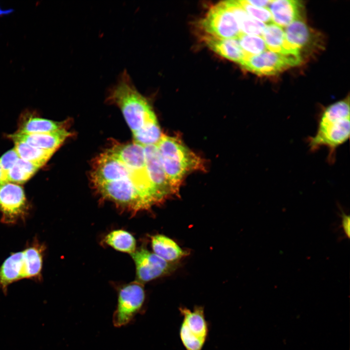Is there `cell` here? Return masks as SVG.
<instances>
[{"mask_svg":"<svg viewBox=\"0 0 350 350\" xmlns=\"http://www.w3.org/2000/svg\"><path fill=\"white\" fill-rule=\"evenodd\" d=\"M349 98L337 101L324 108L318 117L315 135L307 138L311 152L327 148V160L333 163L337 148L345 143L350 134Z\"/></svg>","mask_w":350,"mask_h":350,"instance_id":"6da1fadb","label":"cell"},{"mask_svg":"<svg viewBox=\"0 0 350 350\" xmlns=\"http://www.w3.org/2000/svg\"><path fill=\"white\" fill-rule=\"evenodd\" d=\"M106 101L121 110L132 133L156 118L149 102L138 90L126 70L121 72L116 82L109 88Z\"/></svg>","mask_w":350,"mask_h":350,"instance_id":"7a4b0ae2","label":"cell"},{"mask_svg":"<svg viewBox=\"0 0 350 350\" xmlns=\"http://www.w3.org/2000/svg\"><path fill=\"white\" fill-rule=\"evenodd\" d=\"M156 146L166 177L178 194L185 176L205 167L203 160L175 137L162 134Z\"/></svg>","mask_w":350,"mask_h":350,"instance_id":"3957f363","label":"cell"},{"mask_svg":"<svg viewBox=\"0 0 350 350\" xmlns=\"http://www.w3.org/2000/svg\"><path fill=\"white\" fill-rule=\"evenodd\" d=\"M102 198L132 214L150 209L146 200L131 178L94 185Z\"/></svg>","mask_w":350,"mask_h":350,"instance_id":"277c9868","label":"cell"},{"mask_svg":"<svg viewBox=\"0 0 350 350\" xmlns=\"http://www.w3.org/2000/svg\"><path fill=\"white\" fill-rule=\"evenodd\" d=\"M108 151L120 159L131 171L132 180L143 194L152 190L146 169L144 146L134 142L117 144Z\"/></svg>","mask_w":350,"mask_h":350,"instance_id":"5b68a950","label":"cell"},{"mask_svg":"<svg viewBox=\"0 0 350 350\" xmlns=\"http://www.w3.org/2000/svg\"><path fill=\"white\" fill-rule=\"evenodd\" d=\"M145 299L143 284L135 280L122 286L118 291L116 309L112 321L115 327L131 323L142 311Z\"/></svg>","mask_w":350,"mask_h":350,"instance_id":"8992f818","label":"cell"},{"mask_svg":"<svg viewBox=\"0 0 350 350\" xmlns=\"http://www.w3.org/2000/svg\"><path fill=\"white\" fill-rule=\"evenodd\" d=\"M301 62L300 54H283L266 50L245 59L240 65L244 69L260 75L279 73Z\"/></svg>","mask_w":350,"mask_h":350,"instance_id":"52a82bcc","label":"cell"},{"mask_svg":"<svg viewBox=\"0 0 350 350\" xmlns=\"http://www.w3.org/2000/svg\"><path fill=\"white\" fill-rule=\"evenodd\" d=\"M207 35L222 38H238L241 34L234 14L221 2L211 7L201 21Z\"/></svg>","mask_w":350,"mask_h":350,"instance_id":"ba28073f","label":"cell"},{"mask_svg":"<svg viewBox=\"0 0 350 350\" xmlns=\"http://www.w3.org/2000/svg\"><path fill=\"white\" fill-rule=\"evenodd\" d=\"M28 206L23 188L7 182L0 185V211L4 223H16L27 214Z\"/></svg>","mask_w":350,"mask_h":350,"instance_id":"9c48e42d","label":"cell"},{"mask_svg":"<svg viewBox=\"0 0 350 350\" xmlns=\"http://www.w3.org/2000/svg\"><path fill=\"white\" fill-rule=\"evenodd\" d=\"M136 269V280L144 284L171 273L176 268L175 262L164 260L145 248L138 249L131 254Z\"/></svg>","mask_w":350,"mask_h":350,"instance_id":"30bf717a","label":"cell"},{"mask_svg":"<svg viewBox=\"0 0 350 350\" xmlns=\"http://www.w3.org/2000/svg\"><path fill=\"white\" fill-rule=\"evenodd\" d=\"M146 172L160 203L178 195L169 183L161 163L156 145L144 146Z\"/></svg>","mask_w":350,"mask_h":350,"instance_id":"8fae6325","label":"cell"},{"mask_svg":"<svg viewBox=\"0 0 350 350\" xmlns=\"http://www.w3.org/2000/svg\"><path fill=\"white\" fill-rule=\"evenodd\" d=\"M91 176L94 186L121 179H132L130 170L108 151L101 154L95 160Z\"/></svg>","mask_w":350,"mask_h":350,"instance_id":"7c38bea8","label":"cell"},{"mask_svg":"<svg viewBox=\"0 0 350 350\" xmlns=\"http://www.w3.org/2000/svg\"><path fill=\"white\" fill-rule=\"evenodd\" d=\"M70 135L71 133L64 128L44 133L25 134L16 132L8 135V138L14 142H22L39 149L56 151Z\"/></svg>","mask_w":350,"mask_h":350,"instance_id":"4fadbf2b","label":"cell"},{"mask_svg":"<svg viewBox=\"0 0 350 350\" xmlns=\"http://www.w3.org/2000/svg\"><path fill=\"white\" fill-rule=\"evenodd\" d=\"M302 8L301 2L295 0H271L268 7L273 22L281 28L301 18Z\"/></svg>","mask_w":350,"mask_h":350,"instance_id":"5bb4252c","label":"cell"},{"mask_svg":"<svg viewBox=\"0 0 350 350\" xmlns=\"http://www.w3.org/2000/svg\"><path fill=\"white\" fill-rule=\"evenodd\" d=\"M23 251L12 253L0 267V287L3 290L12 283L27 279Z\"/></svg>","mask_w":350,"mask_h":350,"instance_id":"9a60e30c","label":"cell"},{"mask_svg":"<svg viewBox=\"0 0 350 350\" xmlns=\"http://www.w3.org/2000/svg\"><path fill=\"white\" fill-rule=\"evenodd\" d=\"M67 122H55L35 115L26 111L20 117L17 132L25 134L44 133L64 129Z\"/></svg>","mask_w":350,"mask_h":350,"instance_id":"2e32d148","label":"cell"},{"mask_svg":"<svg viewBox=\"0 0 350 350\" xmlns=\"http://www.w3.org/2000/svg\"><path fill=\"white\" fill-rule=\"evenodd\" d=\"M204 40L211 50L225 58L240 64L245 58L238 38L222 39L207 35Z\"/></svg>","mask_w":350,"mask_h":350,"instance_id":"e0dca14e","label":"cell"},{"mask_svg":"<svg viewBox=\"0 0 350 350\" xmlns=\"http://www.w3.org/2000/svg\"><path fill=\"white\" fill-rule=\"evenodd\" d=\"M224 2L234 14L241 34L262 37L266 24L249 16L238 0H228Z\"/></svg>","mask_w":350,"mask_h":350,"instance_id":"ac0fdd59","label":"cell"},{"mask_svg":"<svg viewBox=\"0 0 350 350\" xmlns=\"http://www.w3.org/2000/svg\"><path fill=\"white\" fill-rule=\"evenodd\" d=\"M151 245L155 254L169 262H176L187 254L174 241L164 235L152 236Z\"/></svg>","mask_w":350,"mask_h":350,"instance_id":"d6986e66","label":"cell"},{"mask_svg":"<svg viewBox=\"0 0 350 350\" xmlns=\"http://www.w3.org/2000/svg\"><path fill=\"white\" fill-rule=\"evenodd\" d=\"M262 37L267 50L283 54H300L286 40L283 28L274 23L266 25Z\"/></svg>","mask_w":350,"mask_h":350,"instance_id":"ffe728a7","label":"cell"},{"mask_svg":"<svg viewBox=\"0 0 350 350\" xmlns=\"http://www.w3.org/2000/svg\"><path fill=\"white\" fill-rule=\"evenodd\" d=\"M284 32L288 43L299 52L310 39L311 34L309 28L301 18L291 22L285 27Z\"/></svg>","mask_w":350,"mask_h":350,"instance_id":"44dd1931","label":"cell"},{"mask_svg":"<svg viewBox=\"0 0 350 350\" xmlns=\"http://www.w3.org/2000/svg\"><path fill=\"white\" fill-rule=\"evenodd\" d=\"M183 316V323L195 335L206 339L208 328L202 307H195L192 311L186 308H180Z\"/></svg>","mask_w":350,"mask_h":350,"instance_id":"7402d4cb","label":"cell"},{"mask_svg":"<svg viewBox=\"0 0 350 350\" xmlns=\"http://www.w3.org/2000/svg\"><path fill=\"white\" fill-rule=\"evenodd\" d=\"M15 147L19 158L42 167L51 158L54 150H45L33 147L26 143L14 141Z\"/></svg>","mask_w":350,"mask_h":350,"instance_id":"603a6c76","label":"cell"},{"mask_svg":"<svg viewBox=\"0 0 350 350\" xmlns=\"http://www.w3.org/2000/svg\"><path fill=\"white\" fill-rule=\"evenodd\" d=\"M105 243L116 250L130 254L136 250V241L129 232L122 230H114L109 233L105 238Z\"/></svg>","mask_w":350,"mask_h":350,"instance_id":"cb8c5ba5","label":"cell"},{"mask_svg":"<svg viewBox=\"0 0 350 350\" xmlns=\"http://www.w3.org/2000/svg\"><path fill=\"white\" fill-rule=\"evenodd\" d=\"M162 134L157 118H155L140 130L133 133V142L142 146L156 145Z\"/></svg>","mask_w":350,"mask_h":350,"instance_id":"d4e9b609","label":"cell"},{"mask_svg":"<svg viewBox=\"0 0 350 350\" xmlns=\"http://www.w3.org/2000/svg\"><path fill=\"white\" fill-rule=\"evenodd\" d=\"M41 168L29 161L19 158L10 170L7 182L23 184L28 180Z\"/></svg>","mask_w":350,"mask_h":350,"instance_id":"484cf974","label":"cell"},{"mask_svg":"<svg viewBox=\"0 0 350 350\" xmlns=\"http://www.w3.org/2000/svg\"><path fill=\"white\" fill-rule=\"evenodd\" d=\"M238 39L245 55L244 59L267 50L265 42L261 36L241 34Z\"/></svg>","mask_w":350,"mask_h":350,"instance_id":"4316f807","label":"cell"},{"mask_svg":"<svg viewBox=\"0 0 350 350\" xmlns=\"http://www.w3.org/2000/svg\"><path fill=\"white\" fill-rule=\"evenodd\" d=\"M180 337L186 350H201L206 339L192 333L182 322L180 329Z\"/></svg>","mask_w":350,"mask_h":350,"instance_id":"83f0119b","label":"cell"},{"mask_svg":"<svg viewBox=\"0 0 350 350\" xmlns=\"http://www.w3.org/2000/svg\"><path fill=\"white\" fill-rule=\"evenodd\" d=\"M246 13L253 18L260 21L266 25L273 23L270 11L267 8L257 7L252 6L245 0H238Z\"/></svg>","mask_w":350,"mask_h":350,"instance_id":"f1b7e54d","label":"cell"},{"mask_svg":"<svg viewBox=\"0 0 350 350\" xmlns=\"http://www.w3.org/2000/svg\"><path fill=\"white\" fill-rule=\"evenodd\" d=\"M19 158V157L14 148L6 152L0 158L1 169L0 184L7 182L8 172Z\"/></svg>","mask_w":350,"mask_h":350,"instance_id":"f546056e","label":"cell"},{"mask_svg":"<svg viewBox=\"0 0 350 350\" xmlns=\"http://www.w3.org/2000/svg\"><path fill=\"white\" fill-rule=\"evenodd\" d=\"M340 216L341 217V226L347 238L350 237V218L341 209Z\"/></svg>","mask_w":350,"mask_h":350,"instance_id":"4dcf8cb0","label":"cell"},{"mask_svg":"<svg viewBox=\"0 0 350 350\" xmlns=\"http://www.w3.org/2000/svg\"><path fill=\"white\" fill-rule=\"evenodd\" d=\"M245 1L246 3L255 7L268 8V7L271 1V0H247Z\"/></svg>","mask_w":350,"mask_h":350,"instance_id":"1f68e13d","label":"cell"},{"mask_svg":"<svg viewBox=\"0 0 350 350\" xmlns=\"http://www.w3.org/2000/svg\"><path fill=\"white\" fill-rule=\"evenodd\" d=\"M12 11V9H10L9 10H6L5 11H4V10H2L0 8V16L9 14V13H11Z\"/></svg>","mask_w":350,"mask_h":350,"instance_id":"d6a6232c","label":"cell"},{"mask_svg":"<svg viewBox=\"0 0 350 350\" xmlns=\"http://www.w3.org/2000/svg\"><path fill=\"white\" fill-rule=\"evenodd\" d=\"M1 169L0 164V184L1 183Z\"/></svg>","mask_w":350,"mask_h":350,"instance_id":"836d02e7","label":"cell"}]
</instances>
